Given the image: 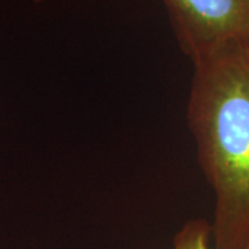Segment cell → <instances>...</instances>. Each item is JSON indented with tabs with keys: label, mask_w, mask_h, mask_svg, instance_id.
I'll list each match as a JSON object with an SVG mask.
<instances>
[{
	"label": "cell",
	"mask_w": 249,
	"mask_h": 249,
	"mask_svg": "<svg viewBox=\"0 0 249 249\" xmlns=\"http://www.w3.org/2000/svg\"><path fill=\"white\" fill-rule=\"evenodd\" d=\"M187 124L214 196L213 249L249 245V50L223 47L193 61Z\"/></svg>",
	"instance_id": "obj_1"
},
{
	"label": "cell",
	"mask_w": 249,
	"mask_h": 249,
	"mask_svg": "<svg viewBox=\"0 0 249 249\" xmlns=\"http://www.w3.org/2000/svg\"><path fill=\"white\" fill-rule=\"evenodd\" d=\"M178 47L191 60L223 47L249 50V0H163Z\"/></svg>",
	"instance_id": "obj_2"
},
{
	"label": "cell",
	"mask_w": 249,
	"mask_h": 249,
	"mask_svg": "<svg viewBox=\"0 0 249 249\" xmlns=\"http://www.w3.org/2000/svg\"><path fill=\"white\" fill-rule=\"evenodd\" d=\"M212 227L205 219L187 220L173 237V249H213L211 247ZM249 249V245L247 248Z\"/></svg>",
	"instance_id": "obj_3"
},
{
	"label": "cell",
	"mask_w": 249,
	"mask_h": 249,
	"mask_svg": "<svg viewBox=\"0 0 249 249\" xmlns=\"http://www.w3.org/2000/svg\"><path fill=\"white\" fill-rule=\"evenodd\" d=\"M35 3H42V1H45V0H34Z\"/></svg>",
	"instance_id": "obj_4"
}]
</instances>
